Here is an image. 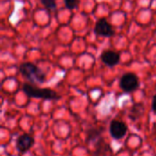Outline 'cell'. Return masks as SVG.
<instances>
[{
    "label": "cell",
    "instance_id": "cell-5",
    "mask_svg": "<svg viewBox=\"0 0 156 156\" xmlns=\"http://www.w3.org/2000/svg\"><path fill=\"white\" fill-rule=\"evenodd\" d=\"M35 144V139L28 133L19 135L16 140V149L20 154L27 153Z\"/></svg>",
    "mask_w": 156,
    "mask_h": 156
},
{
    "label": "cell",
    "instance_id": "cell-6",
    "mask_svg": "<svg viewBox=\"0 0 156 156\" xmlns=\"http://www.w3.org/2000/svg\"><path fill=\"white\" fill-rule=\"evenodd\" d=\"M94 33L97 36L110 37L114 35V30H113L112 25L107 21V19L102 17L97 21L95 27H94Z\"/></svg>",
    "mask_w": 156,
    "mask_h": 156
},
{
    "label": "cell",
    "instance_id": "cell-3",
    "mask_svg": "<svg viewBox=\"0 0 156 156\" xmlns=\"http://www.w3.org/2000/svg\"><path fill=\"white\" fill-rule=\"evenodd\" d=\"M120 87L124 92L127 93L136 90L139 87L138 77L132 72H128L122 75V77L120 80Z\"/></svg>",
    "mask_w": 156,
    "mask_h": 156
},
{
    "label": "cell",
    "instance_id": "cell-10",
    "mask_svg": "<svg viewBox=\"0 0 156 156\" xmlns=\"http://www.w3.org/2000/svg\"><path fill=\"white\" fill-rule=\"evenodd\" d=\"M144 104L143 103H135L131 108L129 117L133 121H136V120H138L144 114Z\"/></svg>",
    "mask_w": 156,
    "mask_h": 156
},
{
    "label": "cell",
    "instance_id": "cell-9",
    "mask_svg": "<svg viewBox=\"0 0 156 156\" xmlns=\"http://www.w3.org/2000/svg\"><path fill=\"white\" fill-rule=\"evenodd\" d=\"M104 129L103 128H90L87 131V135H86V144H90L91 143H95L98 141L100 138L102 137V133Z\"/></svg>",
    "mask_w": 156,
    "mask_h": 156
},
{
    "label": "cell",
    "instance_id": "cell-12",
    "mask_svg": "<svg viewBox=\"0 0 156 156\" xmlns=\"http://www.w3.org/2000/svg\"><path fill=\"white\" fill-rule=\"evenodd\" d=\"M64 3L68 9H74L79 5V0H64Z\"/></svg>",
    "mask_w": 156,
    "mask_h": 156
},
{
    "label": "cell",
    "instance_id": "cell-8",
    "mask_svg": "<svg viewBox=\"0 0 156 156\" xmlns=\"http://www.w3.org/2000/svg\"><path fill=\"white\" fill-rule=\"evenodd\" d=\"M101 59L105 65H107L109 67H113L119 63L120 54L115 51H112V50H106L101 54Z\"/></svg>",
    "mask_w": 156,
    "mask_h": 156
},
{
    "label": "cell",
    "instance_id": "cell-2",
    "mask_svg": "<svg viewBox=\"0 0 156 156\" xmlns=\"http://www.w3.org/2000/svg\"><path fill=\"white\" fill-rule=\"evenodd\" d=\"M22 90L30 98H37V99H43L48 101L58 100L60 97L59 95L51 89L48 88H38L30 83H24L22 86Z\"/></svg>",
    "mask_w": 156,
    "mask_h": 156
},
{
    "label": "cell",
    "instance_id": "cell-11",
    "mask_svg": "<svg viewBox=\"0 0 156 156\" xmlns=\"http://www.w3.org/2000/svg\"><path fill=\"white\" fill-rule=\"evenodd\" d=\"M40 2L48 10H54L57 6L55 0H40Z\"/></svg>",
    "mask_w": 156,
    "mask_h": 156
},
{
    "label": "cell",
    "instance_id": "cell-7",
    "mask_svg": "<svg viewBox=\"0 0 156 156\" xmlns=\"http://www.w3.org/2000/svg\"><path fill=\"white\" fill-rule=\"evenodd\" d=\"M94 156H110L112 154V147L103 137L94 143Z\"/></svg>",
    "mask_w": 156,
    "mask_h": 156
},
{
    "label": "cell",
    "instance_id": "cell-4",
    "mask_svg": "<svg viewBox=\"0 0 156 156\" xmlns=\"http://www.w3.org/2000/svg\"><path fill=\"white\" fill-rule=\"evenodd\" d=\"M110 134L115 140L124 138L128 132V126L125 122L119 120H112L110 123Z\"/></svg>",
    "mask_w": 156,
    "mask_h": 156
},
{
    "label": "cell",
    "instance_id": "cell-13",
    "mask_svg": "<svg viewBox=\"0 0 156 156\" xmlns=\"http://www.w3.org/2000/svg\"><path fill=\"white\" fill-rule=\"evenodd\" d=\"M152 111H153V112L156 115V94L153 97V101H152Z\"/></svg>",
    "mask_w": 156,
    "mask_h": 156
},
{
    "label": "cell",
    "instance_id": "cell-1",
    "mask_svg": "<svg viewBox=\"0 0 156 156\" xmlns=\"http://www.w3.org/2000/svg\"><path fill=\"white\" fill-rule=\"evenodd\" d=\"M21 75L30 83H43L46 81V74L35 64L31 62L22 63L19 67Z\"/></svg>",
    "mask_w": 156,
    "mask_h": 156
}]
</instances>
